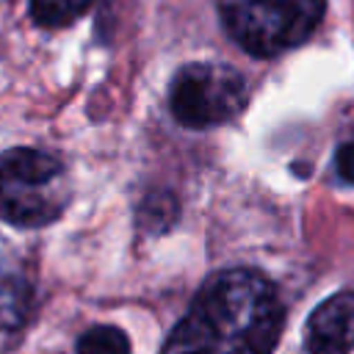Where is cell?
<instances>
[{
  "label": "cell",
  "mask_w": 354,
  "mask_h": 354,
  "mask_svg": "<svg viewBox=\"0 0 354 354\" xmlns=\"http://www.w3.org/2000/svg\"><path fill=\"white\" fill-rule=\"evenodd\" d=\"M180 218V199L166 188H152L136 207V224L147 235L169 232Z\"/></svg>",
  "instance_id": "obj_7"
},
{
  "label": "cell",
  "mask_w": 354,
  "mask_h": 354,
  "mask_svg": "<svg viewBox=\"0 0 354 354\" xmlns=\"http://www.w3.org/2000/svg\"><path fill=\"white\" fill-rule=\"evenodd\" d=\"M285 307L271 279L252 268L210 274L160 354H274Z\"/></svg>",
  "instance_id": "obj_1"
},
{
  "label": "cell",
  "mask_w": 354,
  "mask_h": 354,
  "mask_svg": "<svg viewBox=\"0 0 354 354\" xmlns=\"http://www.w3.org/2000/svg\"><path fill=\"white\" fill-rule=\"evenodd\" d=\"M64 163L36 147L0 152V218L11 227L36 230L58 221L69 205Z\"/></svg>",
  "instance_id": "obj_2"
},
{
  "label": "cell",
  "mask_w": 354,
  "mask_h": 354,
  "mask_svg": "<svg viewBox=\"0 0 354 354\" xmlns=\"http://www.w3.org/2000/svg\"><path fill=\"white\" fill-rule=\"evenodd\" d=\"M249 100L243 75L230 64L194 61L169 83V111L188 130H207L232 122Z\"/></svg>",
  "instance_id": "obj_4"
},
{
  "label": "cell",
  "mask_w": 354,
  "mask_h": 354,
  "mask_svg": "<svg viewBox=\"0 0 354 354\" xmlns=\"http://www.w3.org/2000/svg\"><path fill=\"white\" fill-rule=\"evenodd\" d=\"M33 304V288L17 266H0V332L25 326Z\"/></svg>",
  "instance_id": "obj_6"
},
{
  "label": "cell",
  "mask_w": 354,
  "mask_h": 354,
  "mask_svg": "<svg viewBox=\"0 0 354 354\" xmlns=\"http://www.w3.org/2000/svg\"><path fill=\"white\" fill-rule=\"evenodd\" d=\"M232 41L257 58L279 55L310 39L326 0H216Z\"/></svg>",
  "instance_id": "obj_3"
},
{
  "label": "cell",
  "mask_w": 354,
  "mask_h": 354,
  "mask_svg": "<svg viewBox=\"0 0 354 354\" xmlns=\"http://www.w3.org/2000/svg\"><path fill=\"white\" fill-rule=\"evenodd\" d=\"M354 348V293L340 290L324 299L307 318V354H351Z\"/></svg>",
  "instance_id": "obj_5"
},
{
  "label": "cell",
  "mask_w": 354,
  "mask_h": 354,
  "mask_svg": "<svg viewBox=\"0 0 354 354\" xmlns=\"http://www.w3.org/2000/svg\"><path fill=\"white\" fill-rule=\"evenodd\" d=\"M335 171L340 174V180L354 185V138L343 141L337 147V152H335Z\"/></svg>",
  "instance_id": "obj_10"
},
{
  "label": "cell",
  "mask_w": 354,
  "mask_h": 354,
  "mask_svg": "<svg viewBox=\"0 0 354 354\" xmlns=\"http://www.w3.org/2000/svg\"><path fill=\"white\" fill-rule=\"evenodd\" d=\"M97 0H30V17L39 28L55 30L80 19Z\"/></svg>",
  "instance_id": "obj_8"
},
{
  "label": "cell",
  "mask_w": 354,
  "mask_h": 354,
  "mask_svg": "<svg viewBox=\"0 0 354 354\" xmlns=\"http://www.w3.org/2000/svg\"><path fill=\"white\" fill-rule=\"evenodd\" d=\"M75 354H130V337L119 326L97 324L77 337Z\"/></svg>",
  "instance_id": "obj_9"
}]
</instances>
